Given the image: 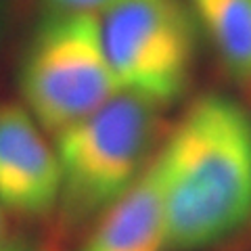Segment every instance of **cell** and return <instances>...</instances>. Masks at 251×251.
<instances>
[{"label":"cell","mask_w":251,"mask_h":251,"mask_svg":"<svg viewBox=\"0 0 251 251\" xmlns=\"http://www.w3.org/2000/svg\"><path fill=\"white\" fill-rule=\"evenodd\" d=\"M166 249L201 251L251 224V113L226 94H201L155 153Z\"/></svg>","instance_id":"1"},{"label":"cell","mask_w":251,"mask_h":251,"mask_svg":"<svg viewBox=\"0 0 251 251\" xmlns=\"http://www.w3.org/2000/svg\"><path fill=\"white\" fill-rule=\"evenodd\" d=\"M161 107L130 92L113 99L57 136L65 226L97 220L143 174L161 136Z\"/></svg>","instance_id":"2"},{"label":"cell","mask_w":251,"mask_h":251,"mask_svg":"<svg viewBox=\"0 0 251 251\" xmlns=\"http://www.w3.org/2000/svg\"><path fill=\"white\" fill-rule=\"evenodd\" d=\"M23 107L57 138L120 92L99 15L46 13L19 61Z\"/></svg>","instance_id":"3"},{"label":"cell","mask_w":251,"mask_h":251,"mask_svg":"<svg viewBox=\"0 0 251 251\" xmlns=\"http://www.w3.org/2000/svg\"><path fill=\"white\" fill-rule=\"evenodd\" d=\"M99 21L120 92L161 109L184 97L197 65V23L180 0H117Z\"/></svg>","instance_id":"4"},{"label":"cell","mask_w":251,"mask_h":251,"mask_svg":"<svg viewBox=\"0 0 251 251\" xmlns=\"http://www.w3.org/2000/svg\"><path fill=\"white\" fill-rule=\"evenodd\" d=\"M61 163L49 134L23 105L0 107V203L21 218H46L59 205Z\"/></svg>","instance_id":"5"},{"label":"cell","mask_w":251,"mask_h":251,"mask_svg":"<svg viewBox=\"0 0 251 251\" xmlns=\"http://www.w3.org/2000/svg\"><path fill=\"white\" fill-rule=\"evenodd\" d=\"M77 251H168L166 209L155 155L136 182L94 220Z\"/></svg>","instance_id":"6"},{"label":"cell","mask_w":251,"mask_h":251,"mask_svg":"<svg viewBox=\"0 0 251 251\" xmlns=\"http://www.w3.org/2000/svg\"><path fill=\"white\" fill-rule=\"evenodd\" d=\"M191 9L226 72L251 86V0H191Z\"/></svg>","instance_id":"7"},{"label":"cell","mask_w":251,"mask_h":251,"mask_svg":"<svg viewBox=\"0 0 251 251\" xmlns=\"http://www.w3.org/2000/svg\"><path fill=\"white\" fill-rule=\"evenodd\" d=\"M46 13H88V15H100L109 6H113L117 0H40Z\"/></svg>","instance_id":"8"},{"label":"cell","mask_w":251,"mask_h":251,"mask_svg":"<svg viewBox=\"0 0 251 251\" xmlns=\"http://www.w3.org/2000/svg\"><path fill=\"white\" fill-rule=\"evenodd\" d=\"M0 251H50V249L40 247V245H31V243H25V241L4 239V241H0Z\"/></svg>","instance_id":"9"},{"label":"cell","mask_w":251,"mask_h":251,"mask_svg":"<svg viewBox=\"0 0 251 251\" xmlns=\"http://www.w3.org/2000/svg\"><path fill=\"white\" fill-rule=\"evenodd\" d=\"M9 230H11V222H9V211L2 207L0 203V241L9 239Z\"/></svg>","instance_id":"10"}]
</instances>
